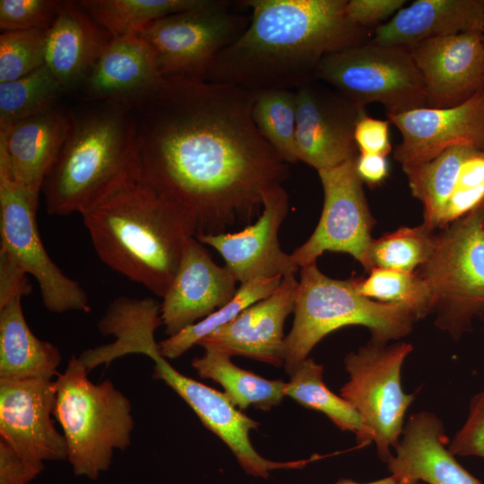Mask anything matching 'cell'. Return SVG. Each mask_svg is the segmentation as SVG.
<instances>
[{"label":"cell","mask_w":484,"mask_h":484,"mask_svg":"<svg viewBox=\"0 0 484 484\" xmlns=\"http://www.w3.org/2000/svg\"><path fill=\"white\" fill-rule=\"evenodd\" d=\"M409 48L424 82L428 108L460 105L484 86L481 30L435 38Z\"/></svg>","instance_id":"obj_18"},{"label":"cell","mask_w":484,"mask_h":484,"mask_svg":"<svg viewBox=\"0 0 484 484\" xmlns=\"http://www.w3.org/2000/svg\"><path fill=\"white\" fill-rule=\"evenodd\" d=\"M238 281L218 265L195 237L186 243L183 254L160 303V319L172 336L225 306L235 296Z\"/></svg>","instance_id":"obj_19"},{"label":"cell","mask_w":484,"mask_h":484,"mask_svg":"<svg viewBox=\"0 0 484 484\" xmlns=\"http://www.w3.org/2000/svg\"><path fill=\"white\" fill-rule=\"evenodd\" d=\"M477 151L480 150L454 146L429 160L402 167L412 195L422 204L423 223L431 229L442 227L461 167Z\"/></svg>","instance_id":"obj_28"},{"label":"cell","mask_w":484,"mask_h":484,"mask_svg":"<svg viewBox=\"0 0 484 484\" xmlns=\"http://www.w3.org/2000/svg\"><path fill=\"white\" fill-rule=\"evenodd\" d=\"M55 402V380L0 379V439L34 462L66 459L52 419Z\"/></svg>","instance_id":"obj_16"},{"label":"cell","mask_w":484,"mask_h":484,"mask_svg":"<svg viewBox=\"0 0 484 484\" xmlns=\"http://www.w3.org/2000/svg\"><path fill=\"white\" fill-rule=\"evenodd\" d=\"M389 120L364 115L357 122L354 140L359 153L387 156L392 151Z\"/></svg>","instance_id":"obj_41"},{"label":"cell","mask_w":484,"mask_h":484,"mask_svg":"<svg viewBox=\"0 0 484 484\" xmlns=\"http://www.w3.org/2000/svg\"><path fill=\"white\" fill-rule=\"evenodd\" d=\"M79 357L73 356L55 378L54 417L76 476L96 480L107 471L116 449L131 445L134 421L129 399L107 379L94 384Z\"/></svg>","instance_id":"obj_6"},{"label":"cell","mask_w":484,"mask_h":484,"mask_svg":"<svg viewBox=\"0 0 484 484\" xmlns=\"http://www.w3.org/2000/svg\"><path fill=\"white\" fill-rule=\"evenodd\" d=\"M435 239L433 229L425 223L402 227L373 239L369 250V272L373 268L415 272L430 257Z\"/></svg>","instance_id":"obj_35"},{"label":"cell","mask_w":484,"mask_h":484,"mask_svg":"<svg viewBox=\"0 0 484 484\" xmlns=\"http://www.w3.org/2000/svg\"><path fill=\"white\" fill-rule=\"evenodd\" d=\"M98 257L162 298L194 227L139 178L82 214Z\"/></svg>","instance_id":"obj_3"},{"label":"cell","mask_w":484,"mask_h":484,"mask_svg":"<svg viewBox=\"0 0 484 484\" xmlns=\"http://www.w3.org/2000/svg\"><path fill=\"white\" fill-rule=\"evenodd\" d=\"M454 455L484 458V390L475 394L463 426L448 444Z\"/></svg>","instance_id":"obj_39"},{"label":"cell","mask_w":484,"mask_h":484,"mask_svg":"<svg viewBox=\"0 0 484 484\" xmlns=\"http://www.w3.org/2000/svg\"><path fill=\"white\" fill-rule=\"evenodd\" d=\"M140 176L134 108L95 102L72 114L63 147L43 183L48 214H82Z\"/></svg>","instance_id":"obj_4"},{"label":"cell","mask_w":484,"mask_h":484,"mask_svg":"<svg viewBox=\"0 0 484 484\" xmlns=\"http://www.w3.org/2000/svg\"><path fill=\"white\" fill-rule=\"evenodd\" d=\"M63 1L1 0L0 29L4 31L48 30Z\"/></svg>","instance_id":"obj_38"},{"label":"cell","mask_w":484,"mask_h":484,"mask_svg":"<svg viewBox=\"0 0 484 484\" xmlns=\"http://www.w3.org/2000/svg\"><path fill=\"white\" fill-rule=\"evenodd\" d=\"M289 211L288 194L282 186L269 190L256 221L239 231L198 234L195 238L214 248L238 282L284 277L300 268L279 242V230Z\"/></svg>","instance_id":"obj_15"},{"label":"cell","mask_w":484,"mask_h":484,"mask_svg":"<svg viewBox=\"0 0 484 484\" xmlns=\"http://www.w3.org/2000/svg\"><path fill=\"white\" fill-rule=\"evenodd\" d=\"M357 279H333L316 263L300 268L293 325L284 339L283 366L289 375L324 336L340 328L363 325L371 341L382 344L411 333L418 318L403 307L362 296Z\"/></svg>","instance_id":"obj_5"},{"label":"cell","mask_w":484,"mask_h":484,"mask_svg":"<svg viewBox=\"0 0 484 484\" xmlns=\"http://www.w3.org/2000/svg\"><path fill=\"white\" fill-rule=\"evenodd\" d=\"M481 32H482V38H483V43H484V21H483V26H482Z\"/></svg>","instance_id":"obj_46"},{"label":"cell","mask_w":484,"mask_h":484,"mask_svg":"<svg viewBox=\"0 0 484 484\" xmlns=\"http://www.w3.org/2000/svg\"><path fill=\"white\" fill-rule=\"evenodd\" d=\"M356 171L363 183L371 186H377L388 177L387 156L359 153L356 158Z\"/></svg>","instance_id":"obj_44"},{"label":"cell","mask_w":484,"mask_h":484,"mask_svg":"<svg viewBox=\"0 0 484 484\" xmlns=\"http://www.w3.org/2000/svg\"><path fill=\"white\" fill-rule=\"evenodd\" d=\"M315 80L356 104H382L386 114L428 107L422 76L407 47L366 41L324 56Z\"/></svg>","instance_id":"obj_7"},{"label":"cell","mask_w":484,"mask_h":484,"mask_svg":"<svg viewBox=\"0 0 484 484\" xmlns=\"http://www.w3.org/2000/svg\"><path fill=\"white\" fill-rule=\"evenodd\" d=\"M298 285L294 273L284 276L271 295L246 308L197 345L214 347L231 357L242 356L274 367L283 365V327L293 312Z\"/></svg>","instance_id":"obj_20"},{"label":"cell","mask_w":484,"mask_h":484,"mask_svg":"<svg viewBox=\"0 0 484 484\" xmlns=\"http://www.w3.org/2000/svg\"><path fill=\"white\" fill-rule=\"evenodd\" d=\"M62 356L30 329L16 297L0 306V379L55 380Z\"/></svg>","instance_id":"obj_26"},{"label":"cell","mask_w":484,"mask_h":484,"mask_svg":"<svg viewBox=\"0 0 484 484\" xmlns=\"http://www.w3.org/2000/svg\"><path fill=\"white\" fill-rule=\"evenodd\" d=\"M296 145L299 161L317 171L337 167L356 158L357 122L367 114L332 87L314 80L295 91Z\"/></svg>","instance_id":"obj_13"},{"label":"cell","mask_w":484,"mask_h":484,"mask_svg":"<svg viewBox=\"0 0 484 484\" xmlns=\"http://www.w3.org/2000/svg\"><path fill=\"white\" fill-rule=\"evenodd\" d=\"M442 420L428 411L412 414L404 424L387 469L402 484H481L448 448Z\"/></svg>","instance_id":"obj_21"},{"label":"cell","mask_w":484,"mask_h":484,"mask_svg":"<svg viewBox=\"0 0 484 484\" xmlns=\"http://www.w3.org/2000/svg\"><path fill=\"white\" fill-rule=\"evenodd\" d=\"M334 484H401V481L396 476L391 474L388 477L367 483H359L350 479H341Z\"/></svg>","instance_id":"obj_45"},{"label":"cell","mask_w":484,"mask_h":484,"mask_svg":"<svg viewBox=\"0 0 484 484\" xmlns=\"http://www.w3.org/2000/svg\"><path fill=\"white\" fill-rule=\"evenodd\" d=\"M204 0H82L84 10L112 37L138 33L150 23Z\"/></svg>","instance_id":"obj_30"},{"label":"cell","mask_w":484,"mask_h":484,"mask_svg":"<svg viewBox=\"0 0 484 484\" xmlns=\"http://www.w3.org/2000/svg\"><path fill=\"white\" fill-rule=\"evenodd\" d=\"M324 367L307 358L290 375L284 387L289 396L303 407L323 412L342 431L356 435L358 444H370L362 419L352 405L324 384Z\"/></svg>","instance_id":"obj_29"},{"label":"cell","mask_w":484,"mask_h":484,"mask_svg":"<svg viewBox=\"0 0 484 484\" xmlns=\"http://www.w3.org/2000/svg\"><path fill=\"white\" fill-rule=\"evenodd\" d=\"M233 4L226 0H204L138 32L150 46L160 74L205 80L219 53L248 26L250 17L234 13Z\"/></svg>","instance_id":"obj_9"},{"label":"cell","mask_w":484,"mask_h":484,"mask_svg":"<svg viewBox=\"0 0 484 484\" xmlns=\"http://www.w3.org/2000/svg\"><path fill=\"white\" fill-rule=\"evenodd\" d=\"M484 203V151H477L462 163L445 207L442 227L446 228Z\"/></svg>","instance_id":"obj_37"},{"label":"cell","mask_w":484,"mask_h":484,"mask_svg":"<svg viewBox=\"0 0 484 484\" xmlns=\"http://www.w3.org/2000/svg\"><path fill=\"white\" fill-rule=\"evenodd\" d=\"M405 4V0H347L345 10L353 24L371 31L389 21Z\"/></svg>","instance_id":"obj_40"},{"label":"cell","mask_w":484,"mask_h":484,"mask_svg":"<svg viewBox=\"0 0 484 484\" xmlns=\"http://www.w3.org/2000/svg\"><path fill=\"white\" fill-rule=\"evenodd\" d=\"M241 36L219 53L205 80L250 92L296 91L315 80L321 59L370 39L353 24L347 0H246Z\"/></svg>","instance_id":"obj_2"},{"label":"cell","mask_w":484,"mask_h":484,"mask_svg":"<svg viewBox=\"0 0 484 484\" xmlns=\"http://www.w3.org/2000/svg\"><path fill=\"white\" fill-rule=\"evenodd\" d=\"M47 30L1 33L0 83L22 78L45 65Z\"/></svg>","instance_id":"obj_36"},{"label":"cell","mask_w":484,"mask_h":484,"mask_svg":"<svg viewBox=\"0 0 484 484\" xmlns=\"http://www.w3.org/2000/svg\"><path fill=\"white\" fill-rule=\"evenodd\" d=\"M39 194L0 166V255L35 278L48 311L89 313L87 293L52 261L42 243L36 220Z\"/></svg>","instance_id":"obj_11"},{"label":"cell","mask_w":484,"mask_h":484,"mask_svg":"<svg viewBox=\"0 0 484 484\" xmlns=\"http://www.w3.org/2000/svg\"><path fill=\"white\" fill-rule=\"evenodd\" d=\"M356 287L366 298L407 308L418 320L434 311L431 289L419 272L373 268L367 278L357 279Z\"/></svg>","instance_id":"obj_34"},{"label":"cell","mask_w":484,"mask_h":484,"mask_svg":"<svg viewBox=\"0 0 484 484\" xmlns=\"http://www.w3.org/2000/svg\"><path fill=\"white\" fill-rule=\"evenodd\" d=\"M202 356L192 360V367L203 379L220 384L224 393L239 410L249 407L270 411L280 405L286 382L262 377L236 366L231 356L212 346H203Z\"/></svg>","instance_id":"obj_27"},{"label":"cell","mask_w":484,"mask_h":484,"mask_svg":"<svg viewBox=\"0 0 484 484\" xmlns=\"http://www.w3.org/2000/svg\"><path fill=\"white\" fill-rule=\"evenodd\" d=\"M419 269L434 297L436 324L460 335L484 311V203L436 235Z\"/></svg>","instance_id":"obj_8"},{"label":"cell","mask_w":484,"mask_h":484,"mask_svg":"<svg viewBox=\"0 0 484 484\" xmlns=\"http://www.w3.org/2000/svg\"><path fill=\"white\" fill-rule=\"evenodd\" d=\"M254 93L180 76L162 77L134 108L139 179L176 206L195 235L251 224L289 164L258 132Z\"/></svg>","instance_id":"obj_1"},{"label":"cell","mask_w":484,"mask_h":484,"mask_svg":"<svg viewBox=\"0 0 484 484\" xmlns=\"http://www.w3.org/2000/svg\"><path fill=\"white\" fill-rule=\"evenodd\" d=\"M253 93L251 114L260 134L288 164L299 161L296 145L295 91L269 90Z\"/></svg>","instance_id":"obj_33"},{"label":"cell","mask_w":484,"mask_h":484,"mask_svg":"<svg viewBox=\"0 0 484 484\" xmlns=\"http://www.w3.org/2000/svg\"><path fill=\"white\" fill-rule=\"evenodd\" d=\"M484 0H416L376 27L369 41L410 48L422 41L481 30Z\"/></svg>","instance_id":"obj_25"},{"label":"cell","mask_w":484,"mask_h":484,"mask_svg":"<svg viewBox=\"0 0 484 484\" xmlns=\"http://www.w3.org/2000/svg\"><path fill=\"white\" fill-rule=\"evenodd\" d=\"M44 469V463L31 462L0 439V484H29Z\"/></svg>","instance_id":"obj_42"},{"label":"cell","mask_w":484,"mask_h":484,"mask_svg":"<svg viewBox=\"0 0 484 484\" xmlns=\"http://www.w3.org/2000/svg\"><path fill=\"white\" fill-rule=\"evenodd\" d=\"M411 350L407 342L370 341L344 359L350 379L340 395L359 414L369 442L376 444L385 462L401 438L406 411L414 399V394L404 393L401 379L402 364Z\"/></svg>","instance_id":"obj_10"},{"label":"cell","mask_w":484,"mask_h":484,"mask_svg":"<svg viewBox=\"0 0 484 484\" xmlns=\"http://www.w3.org/2000/svg\"><path fill=\"white\" fill-rule=\"evenodd\" d=\"M111 38L78 1H63L47 30L45 65L68 90L83 82Z\"/></svg>","instance_id":"obj_24"},{"label":"cell","mask_w":484,"mask_h":484,"mask_svg":"<svg viewBox=\"0 0 484 484\" xmlns=\"http://www.w3.org/2000/svg\"><path fill=\"white\" fill-rule=\"evenodd\" d=\"M30 291L27 274L8 258L0 255V306L13 298H22Z\"/></svg>","instance_id":"obj_43"},{"label":"cell","mask_w":484,"mask_h":484,"mask_svg":"<svg viewBox=\"0 0 484 484\" xmlns=\"http://www.w3.org/2000/svg\"><path fill=\"white\" fill-rule=\"evenodd\" d=\"M282 278H262L241 283L233 298L225 306L160 341L161 355L165 359L179 358L202 339L234 320L246 308L271 295L280 286Z\"/></svg>","instance_id":"obj_31"},{"label":"cell","mask_w":484,"mask_h":484,"mask_svg":"<svg viewBox=\"0 0 484 484\" xmlns=\"http://www.w3.org/2000/svg\"><path fill=\"white\" fill-rule=\"evenodd\" d=\"M65 90L46 65L22 78L0 83V132L55 108Z\"/></svg>","instance_id":"obj_32"},{"label":"cell","mask_w":484,"mask_h":484,"mask_svg":"<svg viewBox=\"0 0 484 484\" xmlns=\"http://www.w3.org/2000/svg\"><path fill=\"white\" fill-rule=\"evenodd\" d=\"M72 114L56 107L0 132V166L18 183L40 192L66 139Z\"/></svg>","instance_id":"obj_23"},{"label":"cell","mask_w":484,"mask_h":484,"mask_svg":"<svg viewBox=\"0 0 484 484\" xmlns=\"http://www.w3.org/2000/svg\"><path fill=\"white\" fill-rule=\"evenodd\" d=\"M162 77L150 46L133 33L111 38L82 84L90 100L133 106Z\"/></svg>","instance_id":"obj_22"},{"label":"cell","mask_w":484,"mask_h":484,"mask_svg":"<svg viewBox=\"0 0 484 484\" xmlns=\"http://www.w3.org/2000/svg\"><path fill=\"white\" fill-rule=\"evenodd\" d=\"M356 158L317 171L324 206L312 235L290 254L299 268L315 264L324 252L331 251L350 255L369 272L374 220L364 183L356 171Z\"/></svg>","instance_id":"obj_12"},{"label":"cell","mask_w":484,"mask_h":484,"mask_svg":"<svg viewBox=\"0 0 484 484\" xmlns=\"http://www.w3.org/2000/svg\"><path fill=\"white\" fill-rule=\"evenodd\" d=\"M146 356L154 363L153 377L165 382L189 405L203 426L230 449L246 473L267 479L272 471L298 469L308 462H274L263 457L250 441V432L259 427V422L244 414L224 393L175 369L159 347L150 350Z\"/></svg>","instance_id":"obj_14"},{"label":"cell","mask_w":484,"mask_h":484,"mask_svg":"<svg viewBox=\"0 0 484 484\" xmlns=\"http://www.w3.org/2000/svg\"><path fill=\"white\" fill-rule=\"evenodd\" d=\"M386 116L402 136L393 150L402 167L429 160L454 146L484 151V86L457 106L426 107Z\"/></svg>","instance_id":"obj_17"}]
</instances>
